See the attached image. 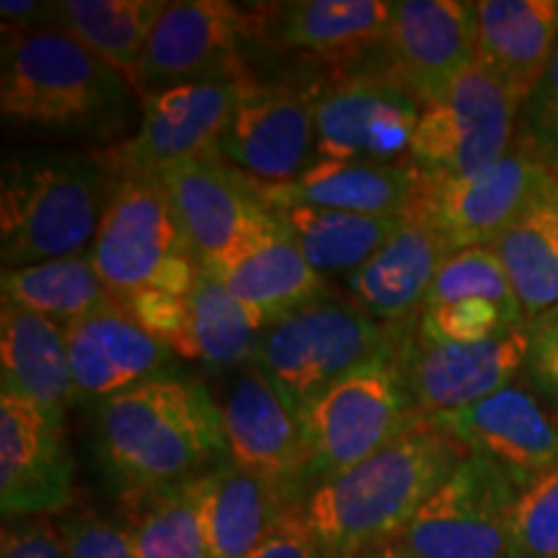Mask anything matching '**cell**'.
<instances>
[{
	"label": "cell",
	"mask_w": 558,
	"mask_h": 558,
	"mask_svg": "<svg viewBox=\"0 0 558 558\" xmlns=\"http://www.w3.org/2000/svg\"><path fill=\"white\" fill-rule=\"evenodd\" d=\"M239 83L241 78L186 83L140 96L135 135L99 150L111 177L158 173L184 160L220 158L222 137L239 101Z\"/></svg>",
	"instance_id": "13"
},
{
	"label": "cell",
	"mask_w": 558,
	"mask_h": 558,
	"mask_svg": "<svg viewBox=\"0 0 558 558\" xmlns=\"http://www.w3.org/2000/svg\"><path fill=\"white\" fill-rule=\"evenodd\" d=\"M54 525L68 558H140L124 522L104 518L94 509H68Z\"/></svg>",
	"instance_id": "39"
},
{
	"label": "cell",
	"mask_w": 558,
	"mask_h": 558,
	"mask_svg": "<svg viewBox=\"0 0 558 558\" xmlns=\"http://www.w3.org/2000/svg\"><path fill=\"white\" fill-rule=\"evenodd\" d=\"M248 184L267 207L311 205L375 218H401L414 194L416 169L409 160L380 166L318 158L298 179L284 184H264L256 179H248Z\"/></svg>",
	"instance_id": "25"
},
{
	"label": "cell",
	"mask_w": 558,
	"mask_h": 558,
	"mask_svg": "<svg viewBox=\"0 0 558 558\" xmlns=\"http://www.w3.org/2000/svg\"><path fill=\"white\" fill-rule=\"evenodd\" d=\"M546 207H548L550 228H554V239L558 246V177L550 181V186L546 190Z\"/></svg>",
	"instance_id": "45"
},
{
	"label": "cell",
	"mask_w": 558,
	"mask_h": 558,
	"mask_svg": "<svg viewBox=\"0 0 558 558\" xmlns=\"http://www.w3.org/2000/svg\"><path fill=\"white\" fill-rule=\"evenodd\" d=\"M0 558H68V554L50 518H29L13 520L3 527Z\"/></svg>",
	"instance_id": "40"
},
{
	"label": "cell",
	"mask_w": 558,
	"mask_h": 558,
	"mask_svg": "<svg viewBox=\"0 0 558 558\" xmlns=\"http://www.w3.org/2000/svg\"><path fill=\"white\" fill-rule=\"evenodd\" d=\"M460 300H488V303H497L518 324L525 326L512 284H509L497 254L488 246H473L450 254L442 267H439L435 282H432L427 300H424V311L437 308V305L460 303Z\"/></svg>",
	"instance_id": "35"
},
{
	"label": "cell",
	"mask_w": 558,
	"mask_h": 558,
	"mask_svg": "<svg viewBox=\"0 0 558 558\" xmlns=\"http://www.w3.org/2000/svg\"><path fill=\"white\" fill-rule=\"evenodd\" d=\"M530 331V365L535 375L558 393V316H541L527 324Z\"/></svg>",
	"instance_id": "43"
},
{
	"label": "cell",
	"mask_w": 558,
	"mask_h": 558,
	"mask_svg": "<svg viewBox=\"0 0 558 558\" xmlns=\"http://www.w3.org/2000/svg\"><path fill=\"white\" fill-rule=\"evenodd\" d=\"M546 190L488 246L512 284L525 326L558 305V246L550 228Z\"/></svg>",
	"instance_id": "33"
},
{
	"label": "cell",
	"mask_w": 558,
	"mask_h": 558,
	"mask_svg": "<svg viewBox=\"0 0 558 558\" xmlns=\"http://www.w3.org/2000/svg\"><path fill=\"white\" fill-rule=\"evenodd\" d=\"M248 558H329L305 525L300 507H292L288 518Z\"/></svg>",
	"instance_id": "42"
},
{
	"label": "cell",
	"mask_w": 558,
	"mask_h": 558,
	"mask_svg": "<svg viewBox=\"0 0 558 558\" xmlns=\"http://www.w3.org/2000/svg\"><path fill=\"white\" fill-rule=\"evenodd\" d=\"M550 313V316H558V305H556V308L554 311H548Z\"/></svg>",
	"instance_id": "47"
},
{
	"label": "cell",
	"mask_w": 558,
	"mask_h": 558,
	"mask_svg": "<svg viewBox=\"0 0 558 558\" xmlns=\"http://www.w3.org/2000/svg\"><path fill=\"white\" fill-rule=\"evenodd\" d=\"M393 3L386 0H292L259 5V34L269 45L311 54L347 75L388 39Z\"/></svg>",
	"instance_id": "21"
},
{
	"label": "cell",
	"mask_w": 558,
	"mask_h": 558,
	"mask_svg": "<svg viewBox=\"0 0 558 558\" xmlns=\"http://www.w3.org/2000/svg\"><path fill=\"white\" fill-rule=\"evenodd\" d=\"M94 450L122 501L199 478L228 460L220 403L171 373L96 403Z\"/></svg>",
	"instance_id": "1"
},
{
	"label": "cell",
	"mask_w": 558,
	"mask_h": 558,
	"mask_svg": "<svg viewBox=\"0 0 558 558\" xmlns=\"http://www.w3.org/2000/svg\"><path fill=\"white\" fill-rule=\"evenodd\" d=\"M213 275L269 326L326 295L324 275L311 267L269 207L251 239Z\"/></svg>",
	"instance_id": "24"
},
{
	"label": "cell",
	"mask_w": 558,
	"mask_h": 558,
	"mask_svg": "<svg viewBox=\"0 0 558 558\" xmlns=\"http://www.w3.org/2000/svg\"><path fill=\"white\" fill-rule=\"evenodd\" d=\"M111 298L158 290L186 298L199 259L156 173H120L88 254Z\"/></svg>",
	"instance_id": "5"
},
{
	"label": "cell",
	"mask_w": 558,
	"mask_h": 558,
	"mask_svg": "<svg viewBox=\"0 0 558 558\" xmlns=\"http://www.w3.org/2000/svg\"><path fill=\"white\" fill-rule=\"evenodd\" d=\"M65 337L75 401L99 403L171 373V349L140 329L114 300L68 326Z\"/></svg>",
	"instance_id": "22"
},
{
	"label": "cell",
	"mask_w": 558,
	"mask_h": 558,
	"mask_svg": "<svg viewBox=\"0 0 558 558\" xmlns=\"http://www.w3.org/2000/svg\"><path fill=\"white\" fill-rule=\"evenodd\" d=\"M401 326L380 324L354 300L324 295L275 320L254 365L300 418L326 390L386 349Z\"/></svg>",
	"instance_id": "7"
},
{
	"label": "cell",
	"mask_w": 558,
	"mask_h": 558,
	"mask_svg": "<svg viewBox=\"0 0 558 558\" xmlns=\"http://www.w3.org/2000/svg\"><path fill=\"white\" fill-rule=\"evenodd\" d=\"M316 90L243 75L220 158L264 184L298 179L316 150Z\"/></svg>",
	"instance_id": "14"
},
{
	"label": "cell",
	"mask_w": 558,
	"mask_h": 558,
	"mask_svg": "<svg viewBox=\"0 0 558 558\" xmlns=\"http://www.w3.org/2000/svg\"><path fill=\"white\" fill-rule=\"evenodd\" d=\"M422 109L386 68L339 75L316 90L318 158L403 163Z\"/></svg>",
	"instance_id": "12"
},
{
	"label": "cell",
	"mask_w": 558,
	"mask_h": 558,
	"mask_svg": "<svg viewBox=\"0 0 558 558\" xmlns=\"http://www.w3.org/2000/svg\"><path fill=\"white\" fill-rule=\"evenodd\" d=\"M558 177L530 132H518L505 158L473 177L416 171L403 215L429 222L452 251L492 246Z\"/></svg>",
	"instance_id": "8"
},
{
	"label": "cell",
	"mask_w": 558,
	"mask_h": 558,
	"mask_svg": "<svg viewBox=\"0 0 558 558\" xmlns=\"http://www.w3.org/2000/svg\"><path fill=\"white\" fill-rule=\"evenodd\" d=\"M199 478L122 501L124 527L140 558H207Z\"/></svg>",
	"instance_id": "34"
},
{
	"label": "cell",
	"mask_w": 558,
	"mask_h": 558,
	"mask_svg": "<svg viewBox=\"0 0 558 558\" xmlns=\"http://www.w3.org/2000/svg\"><path fill=\"white\" fill-rule=\"evenodd\" d=\"M450 254L456 251L429 222L401 215L396 233L349 275L347 288L354 303L380 324H409L424 311L432 282Z\"/></svg>",
	"instance_id": "23"
},
{
	"label": "cell",
	"mask_w": 558,
	"mask_h": 558,
	"mask_svg": "<svg viewBox=\"0 0 558 558\" xmlns=\"http://www.w3.org/2000/svg\"><path fill=\"white\" fill-rule=\"evenodd\" d=\"M47 3H34V0H3L0 3V16H3V29H26V26H41Z\"/></svg>",
	"instance_id": "44"
},
{
	"label": "cell",
	"mask_w": 558,
	"mask_h": 558,
	"mask_svg": "<svg viewBox=\"0 0 558 558\" xmlns=\"http://www.w3.org/2000/svg\"><path fill=\"white\" fill-rule=\"evenodd\" d=\"M520 111L505 83L473 62L439 99L424 104L409 163L429 177L486 171L512 148Z\"/></svg>",
	"instance_id": "10"
},
{
	"label": "cell",
	"mask_w": 558,
	"mask_h": 558,
	"mask_svg": "<svg viewBox=\"0 0 558 558\" xmlns=\"http://www.w3.org/2000/svg\"><path fill=\"white\" fill-rule=\"evenodd\" d=\"M128 316L145 333L160 341L166 349L177 352L179 357L192 360V333H190V308L186 298L169 295L158 290H140L132 295L114 300Z\"/></svg>",
	"instance_id": "38"
},
{
	"label": "cell",
	"mask_w": 558,
	"mask_h": 558,
	"mask_svg": "<svg viewBox=\"0 0 558 558\" xmlns=\"http://www.w3.org/2000/svg\"><path fill=\"white\" fill-rule=\"evenodd\" d=\"M478 11L469 0L393 3L386 70L422 104H429L476 62Z\"/></svg>",
	"instance_id": "18"
},
{
	"label": "cell",
	"mask_w": 558,
	"mask_h": 558,
	"mask_svg": "<svg viewBox=\"0 0 558 558\" xmlns=\"http://www.w3.org/2000/svg\"><path fill=\"white\" fill-rule=\"evenodd\" d=\"M228 460L303 505L308 486V448L303 424L259 367L243 369L220 403Z\"/></svg>",
	"instance_id": "17"
},
{
	"label": "cell",
	"mask_w": 558,
	"mask_h": 558,
	"mask_svg": "<svg viewBox=\"0 0 558 558\" xmlns=\"http://www.w3.org/2000/svg\"><path fill=\"white\" fill-rule=\"evenodd\" d=\"M186 308H190L192 360L205 362L215 369L254 362L269 324L235 298L218 275L207 269L199 271L197 282L186 295Z\"/></svg>",
	"instance_id": "31"
},
{
	"label": "cell",
	"mask_w": 558,
	"mask_h": 558,
	"mask_svg": "<svg viewBox=\"0 0 558 558\" xmlns=\"http://www.w3.org/2000/svg\"><path fill=\"white\" fill-rule=\"evenodd\" d=\"M399 354L407 386L424 416L469 409L514 383L530 360L527 326L481 344H448L403 324Z\"/></svg>",
	"instance_id": "16"
},
{
	"label": "cell",
	"mask_w": 558,
	"mask_h": 558,
	"mask_svg": "<svg viewBox=\"0 0 558 558\" xmlns=\"http://www.w3.org/2000/svg\"><path fill=\"white\" fill-rule=\"evenodd\" d=\"M0 288L3 303L50 318L62 329L114 300L88 256L3 269Z\"/></svg>",
	"instance_id": "32"
},
{
	"label": "cell",
	"mask_w": 558,
	"mask_h": 558,
	"mask_svg": "<svg viewBox=\"0 0 558 558\" xmlns=\"http://www.w3.org/2000/svg\"><path fill=\"white\" fill-rule=\"evenodd\" d=\"M522 488L505 469L469 456L393 541L411 558H514Z\"/></svg>",
	"instance_id": "9"
},
{
	"label": "cell",
	"mask_w": 558,
	"mask_h": 558,
	"mask_svg": "<svg viewBox=\"0 0 558 558\" xmlns=\"http://www.w3.org/2000/svg\"><path fill=\"white\" fill-rule=\"evenodd\" d=\"M476 11V62L525 107L558 47V0H481Z\"/></svg>",
	"instance_id": "26"
},
{
	"label": "cell",
	"mask_w": 558,
	"mask_h": 558,
	"mask_svg": "<svg viewBox=\"0 0 558 558\" xmlns=\"http://www.w3.org/2000/svg\"><path fill=\"white\" fill-rule=\"evenodd\" d=\"M432 422L518 481L520 488L558 465V424L520 383H509L469 409L432 414Z\"/></svg>",
	"instance_id": "20"
},
{
	"label": "cell",
	"mask_w": 558,
	"mask_h": 558,
	"mask_svg": "<svg viewBox=\"0 0 558 558\" xmlns=\"http://www.w3.org/2000/svg\"><path fill=\"white\" fill-rule=\"evenodd\" d=\"M259 34V5L241 9L226 0L166 3L140 58L132 86L140 96L186 83L239 81L243 41Z\"/></svg>",
	"instance_id": "11"
},
{
	"label": "cell",
	"mask_w": 558,
	"mask_h": 558,
	"mask_svg": "<svg viewBox=\"0 0 558 558\" xmlns=\"http://www.w3.org/2000/svg\"><path fill=\"white\" fill-rule=\"evenodd\" d=\"M471 452L429 416L386 448L313 488L300 505L329 558H352L393 543Z\"/></svg>",
	"instance_id": "2"
},
{
	"label": "cell",
	"mask_w": 558,
	"mask_h": 558,
	"mask_svg": "<svg viewBox=\"0 0 558 558\" xmlns=\"http://www.w3.org/2000/svg\"><path fill=\"white\" fill-rule=\"evenodd\" d=\"M522 329L505 308L488 300H460V303L437 305L418 313L416 331L448 344H481Z\"/></svg>",
	"instance_id": "36"
},
{
	"label": "cell",
	"mask_w": 558,
	"mask_h": 558,
	"mask_svg": "<svg viewBox=\"0 0 558 558\" xmlns=\"http://www.w3.org/2000/svg\"><path fill=\"white\" fill-rule=\"evenodd\" d=\"M75 499L65 414L0 396V507L5 520L50 518Z\"/></svg>",
	"instance_id": "15"
},
{
	"label": "cell",
	"mask_w": 558,
	"mask_h": 558,
	"mask_svg": "<svg viewBox=\"0 0 558 558\" xmlns=\"http://www.w3.org/2000/svg\"><path fill=\"white\" fill-rule=\"evenodd\" d=\"M530 137L538 143L546 158L558 169V47L543 75L538 90L527 104Z\"/></svg>",
	"instance_id": "41"
},
{
	"label": "cell",
	"mask_w": 558,
	"mask_h": 558,
	"mask_svg": "<svg viewBox=\"0 0 558 558\" xmlns=\"http://www.w3.org/2000/svg\"><path fill=\"white\" fill-rule=\"evenodd\" d=\"M352 558H411V556H409V554H403L401 548H396L393 543H386V546H378V548L362 550V554L352 556Z\"/></svg>",
	"instance_id": "46"
},
{
	"label": "cell",
	"mask_w": 558,
	"mask_h": 558,
	"mask_svg": "<svg viewBox=\"0 0 558 558\" xmlns=\"http://www.w3.org/2000/svg\"><path fill=\"white\" fill-rule=\"evenodd\" d=\"M0 62L5 124L101 140L128 128L132 83L65 32L3 29Z\"/></svg>",
	"instance_id": "3"
},
{
	"label": "cell",
	"mask_w": 558,
	"mask_h": 558,
	"mask_svg": "<svg viewBox=\"0 0 558 558\" xmlns=\"http://www.w3.org/2000/svg\"><path fill=\"white\" fill-rule=\"evenodd\" d=\"M514 558H558V465L522 488L514 512Z\"/></svg>",
	"instance_id": "37"
},
{
	"label": "cell",
	"mask_w": 558,
	"mask_h": 558,
	"mask_svg": "<svg viewBox=\"0 0 558 558\" xmlns=\"http://www.w3.org/2000/svg\"><path fill=\"white\" fill-rule=\"evenodd\" d=\"M403 329V326H401ZM300 414L311 492L386 448L424 414L411 399L399 337Z\"/></svg>",
	"instance_id": "6"
},
{
	"label": "cell",
	"mask_w": 558,
	"mask_h": 558,
	"mask_svg": "<svg viewBox=\"0 0 558 558\" xmlns=\"http://www.w3.org/2000/svg\"><path fill=\"white\" fill-rule=\"evenodd\" d=\"M163 9V0H62L47 3L41 26L65 32L132 83Z\"/></svg>",
	"instance_id": "29"
},
{
	"label": "cell",
	"mask_w": 558,
	"mask_h": 558,
	"mask_svg": "<svg viewBox=\"0 0 558 558\" xmlns=\"http://www.w3.org/2000/svg\"><path fill=\"white\" fill-rule=\"evenodd\" d=\"M318 275H354L396 233L401 218L339 213L311 205L269 207Z\"/></svg>",
	"instance_id": "30"
},
{
	"label": "cell",
	"mask_w": 558,
	"mask_h": 558,
	"mask_svg": "<svg viewBox=\"0 0 558 558\" xmlns=\"http://www.w3.org/2000/svg\"><path fill=\"white\" fill-rule=\"evenodd\" d=\"M114 177L99 153L32 148L5 158L0 179L3 269L83 256L101 226Z\"/></svg>",
	"instance_id": "4"
},
{
	"label": "cell",
	"mask_w": 558,
	"mask_h": 558,
	"mask_svg": "<svg viewBox=\"0 0 558 558\" xmlns=\"http://www.w3.org/2000/svg\"><path fill=\"white\" fill-rule=\"evenodd\" d=\"M163 181L199 267L215 271L251 239L264 207L248 179L220 158H197L166 166Z\"/></svg>",
	"instance_id": "19"
},
{
	"label": "cell",
	"mask_w": 558,
	"mask_h": 558,
	"mask_svg": "<svg viewBox=\"0 0 558 558\" xmlns=\"http://www.w3.org/2000/svg\"><path fill=\"white\" fill-rule=\"evenodd\" d=\"M199 486L207 558H248L288 518L290 509L300 507L275 484L230 460L207 471Z\"/></svg>",
	"instance_id": "27"
},
{
	"label": "cell",
	"mask_w": 558,
	"mask_h": 558,
	"mask_svg": "<svg viewBox=\"0 0 558 558\" xmlns=\"http://www.w3.org/2000/svg\"><path fill=\"white\" fill-rule=\"evenodd\" d=\"M0 373L9 396L62 414L75 401L65 329L11 303L0 313Z\"/></svg>",
	"instance_id": "28"
}]
</instances>
